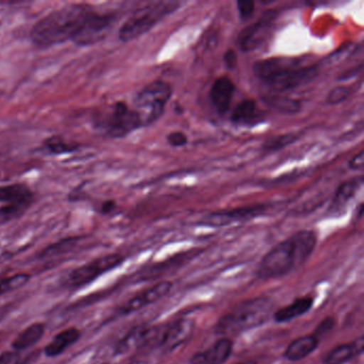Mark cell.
<instances>
[{
	"label": "cell",
	"mask_w": 364,
	"mask_h": 364,
	"mask_svg": "<svg viewBox=\"0 0 364 364\" xmlns=\"http://www.w3.org/2000/svg\"><path fill=\"white\" fill-rule=\"evenodd\" d=\"M193 330V323L191 319H180L170 325L165 331L161 333L159 344L164 348L171 350L178 345L184 343L191 336Z\"/></svg>",
	"instance_id": "obj_17"
},
{
	"label": "cell",
	"mask_w": 364,
	"mask_h": 364,
	"mask_svg": "<svg viewBox=\"0 0 364 364\" xmlns=\"http://www.w3.org/2000/svg\"><path fill=\"white\" fill-rule=\"evenodd\" d=\"M236 364H257L255 361H246V362H240V363Z\"/></svg>",
	"instance_id": "obj_41"
},
{
	"label": "cell",
	"mask_w": 364,
	"mask_h": 364,
	"mask_svg": "<svg viewBox=\"0 0 364 364\" xmlns=\"http://www.w3.org/2000/svg\"><path fill=\"white\" fill-rule=\"evenodd\" d=\"M274 304L269 297H255L245 300L218 319L215 333L228 338L265 323L272 314Z\"/></svg>",
	"instance_id": "obj_3"
},
{
	"label": "cell",
	"mask_w": 364,
	"mask_h": 364,
	"mask_svg": "<svg viewBox=\"0 0 364 364\" xmlns=\"http://www.w3.org/2000/svg\"><path fill=\"white\" fill-rule=\"evenodd\" d=\"M29 206L21 205V204H5L0 206V227L24 216Z\"/></svg>",
	"instance_id": "obj_31"
},
{
	"label": "cell",
	"mask_w": 364,
	"mask_h": 364,
	"mask_svg": "<svg viewBox=\"0 0 364 364\" xmlns=\"http://www.w3.org/2000/svg\"><path fill=\"white\" fill-rule=\"evenodd\" d=\"M157 336V329L152 326L140 325L133 328L122 340L117 344L114 355H123L136 349L141 348L144 345L154 340Z\"/></svg>",
	"instance_id": "obj_13"
},
{
	"label": "cell",
	"mask_w": 364,
	"mask_h": 364,
	"mask_svg": "<svg viewBox=\"0 0 364 364\" xmlns=\"http://www.w3.org/2000/svg\"><path fill=\"white\" fill-rule=\"evenodd\" d=\"M82 336V331L78 328L71 327L57 333L52 341L46 345L44 353L46 357L56 358L63 355L72 345L75 344Z\"/></svg>",
	"instance_id": "obj_19"
},
{
	"label": "cell",
	"mask_w": 364,
	"mask_h": 364,
	"mask_svg": "<svg viewBox=\"0 0 364 364\" xmlns=\"http://www.w3.org/2000/svg\"><path fill=\"white\" fill-rule=\"evenodd\" d=\"M41 149L44 154L63 155L80 150V144L65 141L60 136H50L44 140Z\"/></svg>",
	"instance_id": "obj_27"
},
{
	"label": "cell",
	"mask_w": 364,
	"mask_h": 364,
	"mask_svg": "<svg viewBox=\"0 0 364 364\" xmlns=\"http://www.w3.org/2000/svg\"><path fill=\"white\" fill-rule=\"evenodd\" d=\"M317 345H318V338L315 334L300 336L287 346L283 355L289 361H300L312 353L317 348Z\"/></svg>",
	"instance_id": "obj_23"
},
{
	"label": "cell",
	"mask_w": 364,
	"mask_h": 364,
	"mask_svg": "<svg viewBox=\"0 0 364 364\" xmlns=\"http://www.w3.org/2000/svg\"><path fill=\"white\" fill-rule=\"evenodd\" d=\"M44 333L46 325L43 323H31L16 336V340L12 342V348L18 353L31 348L40 342Z\"/></svg>",
	"instance_id": "obj_25"
},
{
	"label": "cell",
	"mask_w": 364,
	"mask_h": 364,
	"mask_svg": "<svg viewBox=\"0 0 364 364\" xmlns=\"http://www.w3.org/2000/svg\"><path fill=\"white\" fill-rule=\"evenodd\" d=\"M223 61H225V65H227L228 69H234L236 65V61H237V55H236L233 50H227L225 57H223Z\"/></svg>",
	"instance_id": "obj_37"
},
{
	"label": "cell",
	"mask_w": 364,
	"mask_h": 364,
	"mask_svg": "<svg viewBox=\"0 0 364 364\" xmlns=\"http://www.w3.org/2000/svg\"><path fill=\"white\" fill-rule=\"evenodd\" d=\"M172 289L171 281L164 280L155 284L154 287H149L140 293L136 294L131 299L127 300L124 304L118 309V314L129 315L137 312L150 304H154L157 300L161 299L168 295Z\"/></svg>",
	"instance_id": "obj_11"
},
{
	"label": "cell",
	"mask_w": 364,
	"mask_h": 364,
	"mask_svg": "<svg viewBox=\"0 0 364 364\" xmlns=\"http://www.w3.org/2000/svg\"><path fill=\"white\" fill-rule=\"evenodd\" d=\"M233 350L231 338H223L210 345L205 350L195 353L189 360L191 364H225Z\"/></svg>",
	"instance_id": "obj_14"
},
{
	"label": "cell",
	"mask_w": 364,
	"mask_h": 364,
	"mask_svg": "<svg viewBox=\"0 0 364 364\" xmlns=\"http://www.w3.org/2000/svg\"><path fill=\"white\" fill-rule=\"evenodd\" d=\"M124 259V257L119 253L97 257L90 263L85 264L72 270L65 279V285L71 289H80L85 285L90 284L106 272H112L114 268L122 265Z\"/></svg>",
	"instance_id": "obj_7"
},
{
	"label": "cell",
	"mask_w": 364,
	"mask_h": 364,
	"mask_svg": "<svg viewBox=\"0 0 364 364\" xmlns=\"http://www.w3.org/2000/svg\"><path fill=\"white\" fill-rule=\"evenodd\" d=\"M301 61L294 58H268L263 60L257 61L253 65L252 72L255 77L264 84V82L269 80L270 78L276 76L277 74L281 73L283 70L287 68L294 67V65H299Z\"/></svg>",
	"instance_id": "obj_16"
},
{
	"label": "cell",
	"mask_w": 364,
	"mask_h": 364,
	"mask_svg": "<svg viewBox=\"0 0 364 364\" xmlns=\"http://www.w3.org/2000/svg\"><path fill=\"white\" fill-rule=\"evenodd\" d=\"M238 14H240V20L246 21L251 18L255 11V3L251 0H238L237 4Z\"/></svg>",
	"instance_id": "obj_34"
},
{
	"label": "cell",
	"mask_w": 364,
	"mask_h": 364,
	"mask_svg": "<svg viewBox=\"0 0 364 364\" xmlns=\"http://www.w3.org/2000/svg\"><path fill=\"white\" fill-rule=\"evenodd\" d=\"M264 104L272 110L283 114H295L301 109V104L297 100L281 95H267L262 97Z\"/></svg>",
	"instance_id": "obj_26"
},
{
	"label": "cell",
	"mask_w": 364,
	"mask_h": 364,
	"mask_svg": "<svg viewBox=\"0 0 364 364\" xmlns=\"http://www.w3.org/2000/svg\"><path fill=\"white\" fill-rule=\"evenodd\" d=\"M334 321L332 318L325 319L323 323H319L318 327L316 329V333L323 334L325 332L331 330L332 326H333Z\"/></svg>",
	"instance_id": "obj_40"
},
{
	"label": "cell",
	"mask_w": 364,
	"mask_h": 364,
	"mask_svg": "<svg viewBox=\"0 0 364 364\" xmlns=\"http://www.w3.org/2000/svg\"><path fill=\"white\" fill-rule=\"evenodd\" d=\"M31 274H26V272H20V274L0 279V296L21 289L31 280Z\"/></svg>",
	"instance_id": "obj_30"
},
{
	"label": "cell",
	"mask_w": 364,
	"mask_h": 364,
	"mask_svg": "<svg viewBox=\"0 0 364 364\" xmlns=\"http://www.w3.org/2000/svg\"><path fill=\"white\" fill-rule=\"evenodd\" d=\"M313 306L312 297H301L294 300L289 306L279 309L274 314L276 323H287L301 315L306 314Z\"/></svg>",
	"instance_id": "obj_24"
},
{
	"label": "cell",
	"mask_w": 364,
	"mask_h": 364,
	"mask_svg": "<svg viewBox=\"0 0 364 364\" xmlns=\"http://www.w3.org/2000/svg\"><path fill=\"white\" fill-rule=\"evenodd\" d=\"M142 127L144 123L139 112L131 109L124 102L114 103L112 110L97 124V127L104 132V135L112 139L127 137Z\"/></svg>",
	"instance_id": "obj_6"
},
{
	"label": "cell",
	"mask_w": 364,
	"mask_h": 364,
	"mask_svg": "<svg viewBox=\"0 0 364 364\" xmlns=\"http://www.w3.org/2000/svg\"><path fill=\"white\" fill-rule=\"evenodd\" d=\"M168 144L174 148H181V146H186L188 142V138L182 132H172L167 136Z\"/></svg>",
	"instance_id": "obj_35"
},
{
	"label": "cell",
	"mask_w": 364,
	"mask_h": 364,
	"mask_svg": "<svg viewBox=\"0 0 364 364\" xmlns=\"http://www.w3.org/2000/svg\"><path fill=\"white\" fill-rule=\"evenodd\" d=\"M0 364H23L22 355L18 351H5L0 355Z\"/></svg>",
	"instance_id": "obj_36"
},
{
	"label": "cell",
	"mask_w": 364,
	"mask_h": 364,
	"mask_svg": "<svg viewBox=\"0 0 364 364\" xmlns=\"http://www.w3.org/2000/svg\"><path fill=\"white\" fill-rule=\"evenodd\" d=\"M82 238L76 236V237L65 238V240H60V242H55V244L50 245V246L46 247L44 250H42L39 257L46 259V257H57V255L70 252V251L73 250L77 246L78 242L82 240Z\"/></svg>",
	"instance_id": "obj_29"
},
{
	"label": "cell",
	"mask_w": 364,
	"mask_h": 364,
	"mask_svg": "<svg viewBox=\"0 0 364 364\" xmlns=\"http://www.w3.org/2000/svg\"><path fill=\"white\" fill-rule=\"evenodd\" d=\"M235 92V85L227 76L217 78L210 91V102L219 114H225L229 110Z\"/></svg>",
	"instance_id": "obj_15"
},
{
	"label": "cell",
	"mask_w": 364,
	"mask_h": 364,
	"mask_svg": "<svg viewBox=\"0 0 364 364\" xmlns=\"http://www.w3.org/2000/svg\"><path fill=\"white\" fill-rule=\"evenodd\" d=\"M362 183H363L362 176L343 182L334 193L333 199L330 204L329 212L331 214H341L344 212L349 202L353 199L355 193L362 186Z\"/></svg>",
	"instance_id": "obj_18"
},
{
	"label": "cell",
	"mask_w": 364,
	"mask_h": 364,
	"mask_svg": "<svg viewBox=\"0 0 364 364\" xmlns=\"http://www.w3.org/2000/svg\"><path fill=\"white\" fill-rule=\"evenodd\" d=\"M317 234L313 230H301L274 246L264 255L257 268L259 279H277L304 265L314 251Z\"/></svg>",
	"instance_id": "obj_1"
},
{
	"label": "cell",
	"mask_w": 364,
	"mask_h": 364,
	"mask_svg": "<svg viewBox=\"0 0 364 364\" xmlns=\"http://www.w3.org/2000/svg\"><path fill=\"white\" fill-rule=\"evenodd\" d=\"M93 10L86 4H73L50 12L31 29V42L37 48H48L72 41Z\"/></svg>",
	"instance_id": "obj_2"
},
{
	"label": "cell",
	"mask_w": 364,
	"mask_h": 364,
	"mask_svg": "<svg viewBox=\"0 0 364 364\" xmlns=\"http://www.w3.org/2000/svg\"><path fill=\"white\" fill-rule=\"evenodd\" d=\"M268 205L257 204V205L242 206L232 210H219L210 213L202 219L200 225L204 227L220 228L232 223L248 221L251 219L262 216L267 212Z\"/></svg>",
	"instance_id": "obj_10"
},
{
	"label": "cell",
	"mask_w": 364,
	"mask_h": 364,
	"mask_svg": "<svg viewBox=\"0 0 364 364\" xmlns=\"http://www.w3.org/2000/svg\"><path fill=\"white\" fill-rule=\"evenodd\" d=\"M129 364H144L142 363V362H132V363H129Z\"/></svg>",
	"instance_id": "obj_42"
},
{
	"label": "cell",
	"mask_w": 364,
	"mask_h": 364,
	"mask_svg": "<svg viewBox=\"0 0 364 364\" xmlns=\"http://www.w3.org/2000/svg\"><path fill=\"white\" fill-rule=\"evenodd\" d=\"M364 349V338L360 336L357 340L346 344L334 347L323 359L325 364H343L359 355Z\"/></svg>",
	"instance_id": "obj_22"
},
{
	"label": "cell",
	"mask_w": 364,
	"mask_h": 364,
	"mask_svg": "<svg viewBox=\"0 0 364 364\" xmlns=\"http://www.w3.org/2000/svg\"><path fill=\"white\" fill-rule=\"evenodd\" d=\"M363 151L358 153L355 156H353V159L349 161V168L353 170H361L363 168Z\"/></svg>",
	"instance_id": "obj_38"
},
{
	"label": "cell",
	"mask_w": 364,
	"mask_h": 364,
	"mask_svg": "<svg viewBox=\"0 0 364 364\" xmlns=\"http://www.w3.org/2000/svg\"><path fill=\"white\" fill-rule=\"evenodd\" d=\"M350 88L347 86H336L330 91L327 97V103L331 105H338V104L344 102L347 97L350 95Z\"/></svg>",
	"instance_id": "obj_33"
},
{
	"label": "cell",
	"mask_w": 364,
	"mask_h": 364,
	"mask_svg": "<svg viewBox=\"0 0 364 364\" xmlns=\"http://www.w3.org/2000/svg\"><path fill=\"white\" fill-rule=\"evenodd\" d=\"M35 201L33 193L27 185L22 183L0 187V202L5 204H21L31 208Z\"/></svg>",
	"instance_id": "obj_20"
},
{
	"label": "cell",
	"mask_w": 364,
	"mask_h": 364,
	"mask_svg": "<svg viewBox=\"0 0 364 364\" xmlns=\"http://www.w3.org/2000/svg\"><path fill=\"white\" fill-rule=\"evenodd\" d=\"M262 119L263 114L253 100L240 102L231 114L232 122L242 127H253L261 122Z\"/></svg>",
	"instance_id": "obj_21"
},
{
	"label": "cell",
	"mask_w": 364,
	"mask_h": 364,
	"mask_svg": "<svg viewBox=\"0 0 364 364\" xmlns=\"http://www.w3.org/2000/svg\"><path fill=\"white\" fill-rule=\"evenodd\" d=\"M171 97V86L161 80L150 82L137 93L135 97L136 110L141 117L144 127L153 124L163 116L166 104Z\"/></svg>",
	"instance_id": "obj_5"
},
{
	"label": "cell",
	"mask_w": 364,
	"mask_h": 364,
	"mask_svg": "<svg viewBox=\"0 0 364 364\" xmlns=\"http://www.w3.org/2000/svg\"><path fill=\"white\" fill-rule=\"evenodd\" d=\"M117 203L114 201V200H107V201L103 202V204L101 205V214L103 215H109L112 214V213L116 210Z\"/></svg>",
	"instance_id": "obj_39"
},
{
	"label": "cell",
	"mask_w": 364,
	"mask_h": 364,
	"mask_svg": "<svg viewBox=\"0 0 364 364\" xmlns=\"http://www.w3.org/2000/svg\"><path fill=\"white\" fill-rule=\"evenodd\" d=\"M298 135L296 133L284 134V135L276 136V137L269 138L264 142L263 150L265 152H276V151L282 150L285 146L294 144L297 140Z\"/></svg>",
	"instance_id": "obj_32"
},
{
	"label": "cell",
	"mask_w": 364,
	"mask_h": 364,
	"mask_svg": "<svg viewBox=\"0 0 364 364\" xmlns=\"http://www.w3.org/2000/svg\"><path fill=\"white\" fill-rule=\"evenodd\" d=\"M114 20L116 18L114 14H100L99 12L93 10L87 16L72 42L80 48L99 43L106 37Z\"/></svg>",
	"instance_id": "obj_9"
},
{
	"label": "cell",
	"mask_w": 364,
	"mask_h": 364,
	"mask_svg": "<svg viewBox=\"0 0 364 364\" xmlns=\"http://www.w3.org/2000/svg\"><path fill=\"white\" fill-rule=\"evenodd\" d=\"M272 14L263 16L261 20L257 21L255 24L250 25L247 28L242 29L238 37V44L240 50L244 52H251L259 48L265 41L266 37L269 33L272 24Z\"/></svg>",
	"instance_id": "obj_12"
},
{
	"label": "cell",
	"mask_w": 364,
	"mask_h": 364,
	"mask_svg": "<svg viewBox=\"0 0 364 364\" xmlns=\"http://www.w3.org/2000/svg\"><path fill=\"white\" fill-rule=\"evenodd\" d=\"M318 73L317 65H301L299 63L283 70L281 73L277 74L263 85L274 93L289 92L310 84L317 77Z\"/></svg>",
	"instance_id": "obj_8"
},
{
	"label": "cell",
	"mask_w": 364,
	"mask_h": 364,
	"mask_svg": "<svg viewBox=\"0 0 364 364\" xmlns=\"http://www.w3.org/2000/svg\"><path fill=\"white\" fill-rule=\"evenodd\" d=\"M178 1H153L136 10L121 26L119 31L120 41L127 43L146 35L154 28L166 16H170L180 7Z\"/></svg>",
	"instance_id": "obj_4"
},
{
	"label": "cell",
	"mask_w": 364,
	"mask_h": 364,
	"mask_svg": "<svg viewBox=\"0 0 364 364\" xmlns=\"http://www.w3.org/2000/svg\"><path fill=\"white\" fill-rule=\"evenodd\" d=\"M185 259H186V255H180V257H176L174 259H169L168 262H164V263L151 266V267L142 270V272L138 274V281H149L153 280V279H157L159 277L169 272L170 268H176L182 265V264L184 263Z\"/></svg>",
	"instance_id": "obj_28"
}]
</instances>
